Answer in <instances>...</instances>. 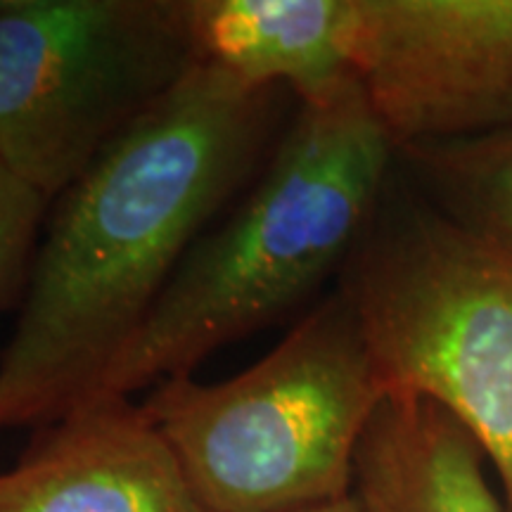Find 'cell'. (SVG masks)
Returning <instances> with one entry per match:
<instances>
[{
    "label": "cell",
    "mask_w": 512,
    "mask_h": 512,
    "mask_svg": "<svg viewBox=\"0 0 512 512\" xmlns=\"http://www.w3.org/2000/svg\"><path fill=\"white\" fill-rule=\"evenodd\" d=\"M394 157L356 76L299 102L266 169L233 214L190 247L95 399H131L192 375L216 349L302 304L347 266L384 200Z\"/></svg>",
    "instance_id": "cell-2"
},
{
    "label": "cell",
    "mask_w": 512,
    "mask_h": 512,
    "mask_svg": "<svg viewBox=\"0 0 512 512\" xmlns=\"http://www.w3.org/2000/svg\"><path fill=\"white\" fill-rule=\"evenodd\" d=\"M387 399L342 290L221 382L169 377L140 403L209 512H297L351 494Z\"/></svg>",
    "instance_id": "cell-3"
},
{
    "label": "cell",
    "mask_w": 512,
    "mask_h": 512,
    "mask_svg": "<svg viewBox=\"0 0 512 512\" xmlns=\"http://www.w3.org/2000/svg\"><path fill=\"white\" fill-rule=\"evenodd\" d=\"M50 202L0 162V313L27 287Z\"/></svg>",
    "instance_id": "cell-11"
},
{
    "label": "cell",
    "mask_w": 512,
    "mask_h": 512,
    "mask_svg": "<svg viewBox=\"0 0 512 512\" xmlns=\"http://www.w3.org/2000/svg\"><path fill=\"white\" fill-rule=\"evenodd\" d=\"M351 72L396 150L512 128V0H356Z\"/></svg>",
    "instance_id": "cell-6"
},
{
    "label": "cell",
    "mask_w": 512,
    "mask_h": 512,
    "mask_svg": "<svg viewBox=\"0 0 512 512\" xmlns=\"http://www.w3.org/2000/svg\"><path fill=\"white\" fill-rule=\"evenodd\" d=\"M427 188L434 207L512 252V128L456 143L396 150Z\"/></svg>",
    "instance_id": "cell-10"
},
{
    "label": "cell",
    "mask_w": 512,
    "mask_h": 512,
    "mask_svg": "<svg viewBox=\"0 0 512 512\" xmlns=\"http://www.w3.org/2000/svg\"><path fill=\"white\" fill-rule=\"evenodd\" d=\"M297 512H361V508H358L354 494H349L344 498H337V501L320 503V505H313V508H304Z\"/></svg>",
    "instance_id": "cell-12"
},
{
    "label": "cell",
    "mask_w": 512,
    "mask_h": 512,
    "mask_svg": "<svg viewBox=\"0 0 512 512\" xmlns=\"http://www.w3.org/2000/svg\"><path fill=\"white\" fill-rule=\"evenodd\" d=\"M197 62L299 102L347 81L356 0H181Z\"/></svg>",
    "instance_id": "cell-8"
},
{
    "label": "cell",
    "mask_w": 512,
    "mask_h": 512,
    "mask_svg": "<svg viewBox=\"0 0 512 512\" xmlns=\"http://www.w3.org/2000/svg\"><path fill=\"white\" fill-rule=\"evenodd\" d=\"M275 95L197 62L50 204L0 356V432L98 396L190 247L256 176Z\"/></svg>",
    "instance_id": "cell-1"
},
{
    "label": "cell",
    "mask_w": 512,
    "mask_h": 512,
    "mask_svg": "<svg viewBox=\"0 0 512 512\" xmlns=\"http://www.w3.org/2000/svg\"><path fill=\"white\" fill-rule=\"evenodd\" d=\"M195 64L181 0H0V162L53 204Z\"/></svg>",
    "instance_id": "cell-5"
},
{
    "label": "cell",
    "mask_w": 512,
    "mask_h": 512,
    "mask_svg": "<svg viewBox=\"0 0 512 512\" xmlns=\"http://www.w3.org/2000/svg\"><path fill=\"white\" fill-rule=\"evenodd\" d=\"M361 512H510L482 448L422 399L387 396L356 453Z\"/></svg>",
    "instance_id": "cell-9"
},
{
    "label": "cell",
    "mask_w": 512,
    "mask_h": 512,
    "mask_svg": "<svg viewBox=\"0 0 512 512\" xmlns=\"http://www.w3.org/2000/svg\"><path fill=\"white\" fill-rule=\"evenodd\" d=\"M0 512H209L143 406L74 408L0 475Z\"/></svg>",
    "instance_id": "cell-7"
},
{
    "label": "cell",
    "mask_w": 512,
    "mask_h": 512,
    "mask_svg": "<svg viewBox=\"0 0 512 512\" xmlns=\"http://www.w3.org/2000/svg\"><path fill=\"white\" fill-rule=\"evenodd\" d=\"M342 294L387 396L430 401L460 422L512 512L510 249L437 207L382 200Z\"/></svg>",
    "instance_id": "cell-4"
}]
</instances>
